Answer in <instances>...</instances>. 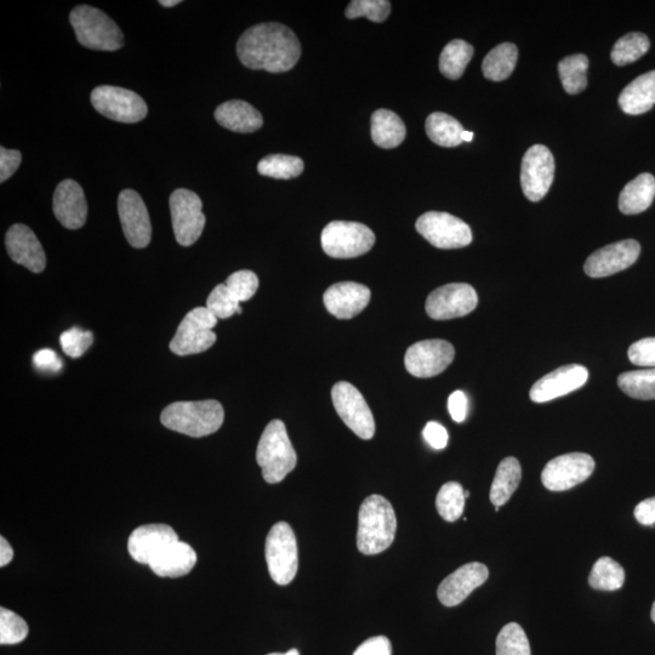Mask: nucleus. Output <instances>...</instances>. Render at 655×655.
I'll return each mask as SVG.
<instances>
[{
  "label": "nucleus",
  "mask_w": 655,
  "mask_h": 655,
  "mask_svg": "<svg viewBox=\"0 0 655 655\" xmlns=\"http://www.w3.org/2000/svg\"><path fill=\"white\" fill-rule=\"evenodd\" d=\"M474 136L475 134L472 133V131L465 130L463 133V140L464 142H471L472 140H474Z\"/></svg>",
  "instance_id": "4d7b16f0"
},
{
  "label": "nucleus",
  "mask_w": 655,
  "mask_h": 655,
  "mask_svg": "<svg viewBox=\"0 0 655 655\" xmlns=\"http://www.w3.org/2000/svg\"><path fill=\"white\" fill-rule=\"evenodd\" d=\"M90 100L100 115L119 123L141 122L148 112L146 102L140 95L112 85L95 88L90 95Z\"/></svg>",
  "instance_id": "1a4fd4ad"
},
{
  "label": "nucleus",
  "mask_w": 655,
  "mask_h": 655,
  "mask_svg": "<svg viewBox=\"0 0 655 655\" xmlns=\"http://www.w3.org/2000/svg\"><path fill=\"white\" fill-rule=\"evenodd\" d=\"M226 287L239 304L253 298L259 289V278L253 271L242 270L226 279Z\"/></svg>",
  "instance_id": "c03bdc74"
},
{
  "label": "nucleus",
  "mask_w": 655,
  "mask_h": 655,
  "mask_svg": "<svg viewBox=\"0 0 655 655\" xmlns=\"http://www.w3.org/2000/svg\"><path fill=\"white\" fill-rule=\"evenodd\" d=\"M218 324L207 307H196L180 323L169 347L175 355L190 356L207 351L215 344L216 334L213 329Z\"/></svg>",
  "instance_id": "6e6552de"
},
{
  "label": "nucleus",
  "mask_w": 655,
  "mask_h": 655,
  "mask_svg": "<svg viewBox=\"0 0 655 655\" xmlns=\"http://www.w3.org/2000/svg\"><path fill=\"white\" fill-rule=\"evenodd\" d=\"M33 363L38 370L48 373H58L64 366L56 352L50 349L39 350L33 356Z\"/></svg>",
  "instance_id": "09e8293b"
},
{
  "label": "nucleus",
  "mask_w": 655,
  "mask_h": 655,
  "mask_svg": "<svg viewBox=\"0 0 655 655\" xmlns=\"http://www.w3.org/2000/svg\"><path fill=\"white\" fill-rule=\"evenodd\" d=\"M426 134L434 144L442 147H457L463 144L465 129L457 119L443 112L432 113L426 119Z\"/></svg>",
  "instance_id": "2f4dec72"
},
{
  "label": "nucleus",
  "mask_w": 655,
  "mask_h": 655,
  "mask_svg": "<svg viewBox=\"0 0 655 655\" xmlns=\"http://www.w3.org/2000/svg\"><path fill=\"white\" fill-rule=\"evenodd\" d=\"M94 336L89 330L73 327L60 336L62 350L68 357L79 358L93 344Z\"/></svg>",
  "instance_id": "a18cd8bd"
},
{
  "label": "nucleus",
  "mask_w": 655,
  "mask_h": 655,
  "mask_svg": "<svg viewBox=\"0 0 655 655\" xmlns=\"http://www.w3.org/2000/svg\"><path fill=\"white\" fill-rule=\"evenodd\" d=\"M488 568L480 562L467 563L448 575L438 586V600L446 607H455L463 603L477 588L487 582Z\"/></svg>",
  "instance_id": "aec40b11"
},
{
  "label": "nucleus",
  "mask_w": 655,
  "mask_h": 655,
  "mask_svg": "<svg viewBox=\"0 0 655 655\" xmlns=\"http://www.w3.org/2000/svg\"><path fill=\"white\" fill-rule=\"evenodd\" d=\"M637 522L643 526H653L655 523V497L641 501L634 512Z\"/></svg>",
  "instance_id": "864d4df0"
},
{
  "label": "nucleus",
  "mask_w": 655,
  "mask_h": 655,
  "mask_svg": "<svg viewBox=\"0 0 655 655\" xmlns=\"http://www.w3.org/2000/svg\"><path fill=\"white\" fill-rule=\"evenodd\" d=\"M454 357V347L448 341L424 340L409 347L404 364L415 378H434L451 366Z\"/></svg>",
  "instance_id": "dca6fc26"
},
{
  "label": "nucleus",
  "mask_w": 655,
  "mask_h": 655,
  "mask_svg": "<svg viewBox=\"0 0 655 655\" xmlns=\"http://www.w3.org/2000/svg\"><path fill=\"white\" fill-rule=\"evenodd\" d=\"M465 491L458 482L443 484L436 498L438 514L447 522L458 521L464 514Z\"/></svg>",
  "instance_id": "4c0bfd02"
},
{
  "label": "nucleus",
  "mask_w": 655,
  "mask_h": 655,
  "mask_svg": "<svg viewBox=\"0 0 655 655\" xmlns=\"http://www.w3.org/2000/svg\"><path fill=\"white\" fill-rule=\"evenodd\" d=\"M478 305L475 288L470 284L452 283L437 288L426 300V312L432 320L448 321L469 315Z\"/></svg>",
  "instance_id": "2eb2a0df"
},
{
  "label": "nucleus",
  "mask_w": 655,
  "mask_h": 655,
  "mask_svg": "<svg viewBox=\"0 0 655 655\" xmlns=\"http://www.w3.org/2000/svg\"><path fill=\"white\" fill-rule=\"evenodd\" d=\"M22 161L20 151L0 147V182L4 184L19 169Z\"/></svg>",
  "instance_id": "de8ad7c7"
},
{
  "label": "nucleus",
  "mask_w": 655,
  "mask_h": 655,
  "mask_svg": "<svg viewBox=\"0 0 655 655\" xmlns=\"http://www.w3.org/2000/svg\"><path fill=\"white\" fill-rule=\"evenodd\" d=\"M370 296L369 288L363 284L340 282L327 289L323 301L330 315L339 320H351L366 309Z\"/></svg>",
  "instance_id": "b1692460"
},
{
  "label": "nucleus",
  "mask_w": 655,
  "mask_h": 655,
  "mask_svg": "<svg viewBox=\"0 0 655 655\" xmlns=\"http://www.w3.org/2000/svg\"><path fill=\"white\" fill-rule=\"evenodd\" d=\"M324 253L334 259L358 258L369 252L375 244V235L360 222L333 221L322 231Z\"/></svg>",
  "instance_id": "0eeeda50"
},
{
  "label": "nucleus",
  "mask_w": 655,
  "mask_h": 655,
  "mask_svg": "<svg viewBox=\"0 0 655 655\" xmlns=\"http://www.w3.org/2000/svg\"><path fill=\"white\" fill-rule=\"evenodd\" d=\"M8 254L16 264L34 273H41L47 266L44 249L34 232L26 225L11 226L5 236Z\"/></svg>",
  "instance_id": "412c9836"
},
{
  "label": "nucleus",
  "mask_w": 655,
  "mask_h": 655,
  "mask_svg": "<svg viewBox=\"0 0 655 655\" xmlns=\"http://www.w3.org/2000/svg\"><path fill=\"white\" fill-rule=\"evenodd\" d=\"M469 497H470V492H469V491H465V498L467 499V498H469Z\"/></svg>",
  "instance_id": "052dcab7"
},
{
  "label": "nucleus",
  "mask_w": 655,
  "mask_h": 655,
  "mask_svg": "<svg viewBox=\"0 0 655 655\" xmlns=\"http://www.w3.org/2000/svg\"><path fill=\"white\" fill-rule=\"evenodd\" d=\"M518 59L515 44L501 43L489 51L483 60V76L493 82H503L514 72Z\"/></svg>",
  "instance_id": "7c9ffc66"
},
{
  "label": "nucleus",
  "mask_w": 655,
  "mask_h": 655,
  "mask_svg": "<svg viewBox=\"0 0 655 655\" xmlns=\"http://www.w3.org/2000/svg\"><path fill=\"white\" fill-rule=\"evenodd\" d=\"M267 655H300L298 649H290L287 653H271Z\"/></svg>",
  "instance_id": "13d9d810"
},
{
  "label": "nucleus",
  "mask_w": 655,
  "mask_h": 655,
  "mask_svg": "<svg viewBox=\"0 0 655 655\" xmlns=\"http://www.w3.org/2000/svg\"><path fill=\"white\" fill-rule=\"evenodd\" d=\"M589 379V370L579 364L563 366L535 383L529 397L535 403H546L577 391Z\"/></svg>",
  "instance_id": "6ab92c4d"
},
{
  "label": "nucleus",
  "mask_w": 655,
  "mask_h": 655,
  "mask_svg": "<svg viewBox=\"0 0 655 655\" xmlns=\"http://www.w3.org/2000/svg\"><path fill=\"white\" fill-rule=\"evenodd\" d=\"M207 309L218 320H227L236 313H242L241 304L233 298L225 283L219 284L210 293L207 300Z\"/></svg>",
  "instance_id": "37998d69"
},
{
  "label": "nucleus",
  "mask_w": 655,
  "mask_h": 655,
  "mask_svg": "<svg viewBox=\"0 0 655 655\" xmlns=\"http://www.w3.org/2000/svg\"><path fill=\"white\" fill-rule=\"evenodd\" d=\"M237 55L250 70L283 73L298 64L301 45L289 27L270 22L248 28L239 38Z\"/></svg>",
  "instance_id": "f257e3e1"
},
{
  "label": "nucleus",
  "mask_w": 655,
  "mask_h": 655,
  "mask_svg": "<svg viewBox=\"0 0 655 655\" xmlns=\"http://www.w3.org/2000/svg\"><path fill=\"white\" fill-rule=\"evenodd\" d=\"M474 56L472 45L455 39L446 45L440 56V71L448 79H459Z\"/></svg>",
  "instance_id": "72a5a7b5"
},
{
  "label": "nucleus",
  "mask_w": 655,
  "mask_h": 655,
  "mask_svg": "<svg viewBox=\"0 0 655 655\" xmlns=\"http://www.w3.org/2000/svg\"><path fill=\"white\" fill-rule=\"evenodd\" d=\"M397 518L390 501L381 495H370L358 514L357 548L363 555L381 554L395 540Z\"/></svg>",
  "instance_id": "f03ea898"
},
{
  "label": "nucleus",
  "mask_w": 655,
  "mask_h": 655,
  "mask_svg": "<svg viewBox=\"0 0 655 655\" xmlns=\"http://www.w3.org/2000/svg\"><path fill=\"white\" fill-rule=\"evenodd\" d=\"M641 254L640 243L635 239H625L596 250L585 262L584 270L591 278L615 275L634 265Z\"/></svg>",
  "instance_id": "a211bd4d"
},
{
  "label": "nucleus",
  "mask_w": 655,
  "mask_h": 655,
  "mask_svg": "<svg viewBox=\"0 0 655 655\" xmlns=\"http://www.w3.org/2000/svg\"><path fill=\"white\" fill-rule=\"evenodd\" d=\"M70 21L77 41L84 48L102 51L123 48L121 28L104 11L89 5H79L71 11Z\"/></svg>",
  "instance_id": "39448f33"
},
{
  "label": "nucleus",
  "mask_w": 655,
  "mask_h": 655,
  "mask_svg": "<svg viewBox=\"0 0 655 655\" xmlns=\"http://www.w3.org/2000/svg\"><path fill=\"white\" fill-rule=\"evenodd\" d=\"M180 3V0H161V2H159V4L163 5L165 8H173Z\"/></svg>",
  "instance_id": "6e6d98bb"
},
{
  "label": "nucleus",
  "mask_w": 655,
  "mask_h": 655,
  "mask_svg": "<svg viewBox=\"0 0 655 655\" xmlns=\"http://www.w3.org/2000/svg\"><path fill=\"white\" fill-rule=\"evenodd\" d=\"M28 625L24 619L7 608H0V643L17 645L26 639Z\"/></svg>",
  "instance_id": "79ce46f5"
},
{
  "label": "nucleus",
  "mask_w": 655,
  "mask_h": 655,
  "mask_svg": "<svg viewBox=\"0 0 655 655\" xmlns=\"http://www.w3.org/2000/svg\"><path fill=\"white\" fill-rule=\"evenodd\" d=\"M624 568L611 557H601L591 569L589 584L592 589L615 591L623 588Z\"/></svg>",
  "instance_id": "c9c22d12"
},
{
  "label": "nucleus",
  "mask_w": 655,
  "mask_h": 655,
  "mask_svg": "<svg viewBox=\"0 0 655 655\" xmlns=\"http://www.w3.org/2000/svg\"><path fill=\"white\" fill-rule=\"evenodd\" d=\"M469 409V401L463 391H455L449 396L448 410L455 423H464Z\"/></svg>",
  "instance_id": "603ef678"
},
{
  "label": "nucleus",
  "mask_w": 655,
  "mask_h": 655,
  "mask_svg": "<svg viewBox=\"0 0 655 655\" xmlns=\"http://www.w3.org/2000/svg\"><path fill=\"white\" fill-rule=\"evenodd\" d=\"M425 441L430 444V446L437 451H441L447 447L448 444V432L446 427L441 424L436 423V421H430L425 426L423 431Z\"/></svg>",
  "instance_id": "3c124183"
},
{
  "label": "nucleus",
  "mask_w": 655,
  "mask_h": 655,
  "mask_svg": "<svg viewBox=\"0 0 655 655\" xmlns=\"http://www.w3.org/2000/svg\"><path fill=\"white\" fill-rule=\"evenodd\" d=\"M336 413L345 425L362 440H372L375 435V421L362 393L355 386L341 381L332 390Z\"/></svg>",
  "instance_id": "9b49d317"
},
{
  "label": "nucleus",
  "mask_w": 655,
  "mask_h": 655,
  "mask_svg": "<svg viewBox=\"0 0 655 655\" xmlns=\"http://www.w3.org/2000/svg\"><path fill=\"white\" fill-rule=\"evenodd\" d=\"M555 178V159L544 145H534L522 159L521 186L524 196L539 202L550 190Z\"/></svg>",
  "instance_id": "4468645a"
},
{
  "label": "nucleus",
  "mask_w": 655,
  "mask_h": 655,
  "mask_svg": "<svg viewBox=\"0 0 655 655\" xmlns=\"http://www.w3.org/2000/svg\"><path fill=\"white\" fill-rule=\"evenodd\" d=\"M14 558V550L4 537L0 538V567L9 565Z\"/></svg>",
  "instance_id": "5fc2aeb1"
},
{
  "label": "nucleus",
  "mask_w": 655,
  "mask_h": 655,
  "mask_svg": "<svg viewBox=\"0 0 655 655\" xmlns=\"http://www.w3.org/2000/svg\"><path fill=\"white\" fill-rule=\"evenodd\" d=\"M649 48H651V42L646 34L639 32L625 34L615 43L611 59L617 66H626L641 59L643 55L647 54Z\"/></svg>",
  "instance_id": "58836bf2"
},
{
  "label": "nucleus",
  "mask_w": 655,
  "mask_h": 655,
  "mask_svg": "<svg viewBox=\"0 0 655 655\" xmlns=\"http://www.w3.org/2000/svg\"><path fill=\"white\" fill-rule=\"evenodd\" d=\"M407 128L401 117L389 110H378L372 116V139L374 144L391 150L406 139Z\"/></svg>",
  "instance_id": "c85d7f7f"
},
{
  "label": "nucleus",
  "mask_w": 655,
  "mask_h": 655,
  "mask_svg": "<svg viewBox=\"0 0 655 655\" xmlns=\"http://www.w3.org/2000/svg\"><path fill=\"white\" fill-rule=\"evenodd\" d=\"M265 556L273 582L288 585L299 569L298 541L292 527L278 522L266 538Z\"/></svg>",
  "instance_id": "423d86ee"
},
{
  "label": "nucleus",
  "mask_w": 655,
  "mask_h": 655,
  "mask_svg": "<svg viewBox=\"0 0 655 655\" xmlns=\"http://www.w3.org/2000/svg\"><path fill=\"white\" fill-rule=\"evenodd\" d=\"M629 360L635 366L655 368V338H646L630 346Z\"/></svg>",
  "instance_id": "49530a36"
},
{
  "label": "nucleus",
  "mask_w": 655,
  "mask_h": 655,
  "mask_svg": "<svg viewBox=\"0 0 655 655\" xmlns=\"http://www.w3.org/2000/svg\"><path fill=\"white\" fill-rule=\"evenodd\" d=\"M618 386L626 395L636 400H655V368L620 374Z\"/></svg>",
  "instance_id": "f704fd0d"
},
{
  "label": "nucleus",
  "mask_w": 655,
  "mask_h": 655,
  "mask_svg": "<svg viewBox=\"0 0 655 655\" xmlns=\"http://www.w3.org/2000/svg\"><path fill=\"white\" fill-rule=\"evenodd\" d=\"M522 480V467L516 458H506L498 466L491 488V501L494 506H504L517 491Z\"/></svg>",
  "instance_id": "c756f323"
},
{
  "label": "nucleus",
  "mask_w": 655,
  "mask_h": 655,
  "mask_svg": "<svg viewBox=\"0 0 655 655\" xmlns=\"http://www.w3.org/2000/svg\"><path fill=\"white\" fill-rule=\"evenodd\" d=\"M391 14V3L389 0H353L345 11L347 19H366L381 24Z\"/></svg>",
  "instance_id": "a19ab883"
},
{
  "label": "nucleus",
  "mask_w": 655,
  "mask_h": 655,
  "mask_svg": "<svg viewBox=\"0 0 655 655\" xmlns=\"http://www.w3.org/2000/svg\"><path fill=\"white\" fill-rule=\"evenodd\" d=\"M304 167L303 159L299 157L271 155L261 159L258 172L272 179L289 180L303 174Z\"/></svg>",
  "instance_id": "e433bc0d"
},
{
  "label": "nucleus",
  "mask_w": 655,
  "mask_h": 655,
  "mask_svg": "<svg viewBox=\"0 0 655 655\" xmlns=\"http://www.w3.org/2000/svg\"><path fill=\"white\" fill-rule=\"evenodd\" d=\"M118 214L125 238L131 247L146 248L151 242L152 225L144 199L134 190H124L118 197Z\"/></svg>",
  "instance_id": "f3484780"
},
{
  "label": "nucleus",
  "mask_w": 655,
  "mask_h": 655,
  "mask_svg": "<svg viewBox=\"0 0 655 655\" xmlns=\"http://www.w3.org/2000/svg\"><path fill=\"white\" fill-rule=\"evenodd\" d=\"M651 618H652V620H653V622L655 624V601H654L653 607H652Z\"/></svg>",
  "instance_id": "bf43d9fd"
},
{
  "label": "nucleus",
  "mask_w": 655,
  "mask_h": 655,
  "mask_svg": "<svg viewBox=\"0 0 655 655\" xmlns=\"http://www.w3.org/2000/svg\"><path fill=\"white\" fill-rule=\"evenodd\" d=\"M256 461L261 467L262 477L271 484L282 482L295 469L298 455L283 421L272 420L265 427L256 449Z\"/></svg>",
  "instance_id": "20e7f679"
},
{
  "label": "nucleus",
  "mask_w": 655,
  "mask_h": 655,
  "mask_svg": "<svg viewBox=\"0 0 655 655\" xmlns=\"http://www.w3.org/2000/svg\"><path fill=\"white\" fill-rule=\"evenodd\" d=\"M655 197V178L643 173L624 187L619 196V209L625 215H636L651 207Z\"/></svg>",
  "instance_id": "cd10ccee"
},
{
  "label": "nucleus",
  "mask_w": 655,
  "mask_h": 655,
  "mask_svg": "<svg viewBox=\"0 0 655 655\" xmlns=\"http://www.w3.org/2000/svg\"><path fill=\"white\" fill-rule=\"evenodd\" d=\"M415 227L427 242L438 249L464 248L472 242L470 226L448 213H425Z\"/></svg>",
  "instance_id": "f8f14e48"
},
{
  "label": "nucleus",
  "mask_w": 655,
  "mask_h": 655,
  "mask_svg": "<svg viewBox=\"0 0 655 655\" xmlns=\"http://www.w3.org/2000/svg\"><path fill=\"white\" fill-rule=\"evenodd\" d=\"M500 508L499 506H495V511L499 512Z\"/></svg>",
  "instance_id": "680f3d73"
},
{
  "label": "nucleus",
  "mask_w": 655,
  "mask_h": 655,
  "mask_svg": "<svg viewBox=\"0 0 655 655\" xmlns=\"http://www.w3.org/2000/svg\"><path fill=\"white\" fill-rule=\"evenodd\" d=\"M497 655H532L528 637L520 624L510 623L500 630Z\"/></svg>",
  "instance_id": "ea45409f"
},
{
  "label": "nucleus",
  "mask_w": 655,
  "mask_h": 655,
  "mask_svg": "<svg viewBox=\"0 0 655 655\" xmlns=\"http://www.w3.org/2000/svg\"><path fill=\"white\" fill-rule=\"evenodd\" d=\"M169 205L176 242L182 247L192 246L205 226L202 199L195 192L179 189L170 196Z\"/></svg>",
  "instance_id": "9d476101"
},
{
  "label": "nucleus",
  "mask_w": 655,
  "mask_h": 655,
  "mask_svg": "<svg viewBox=\"0 0 655 655\" xmlns=\"http://www.w3.org/2000/svg\"><path fill=\"white\" fill-rule=\"evenodd\" d=\"M176 540H179L178 534L167 524H145L130 534L129 554L136 562L150 565L159 552Z\"/></svg>",
  "instance_id": "5701e85b"
},
{
  "label": "nucleus",
  "mask_w": 655,
  "mask_h": 655,
  "mask_svg": "<svg viewBox=\"0 0 655 655\" xmlns=\"http://www.w3.org/2000/svg\"><path fill=\"white\" fill-rule=\"evenodd\" d=\"M655 105V71L637 77L619 96V106L626 115L639 116Z\"/></svg>",
  "instance_id": "bb28decb"
},
{
  "label": "nucleus",
  "mask_w": 655,
  "mask_h": 655,
  "mask_svg": "<svg viewBox=\"0 0 655 655\" xmlns=\"http://www.w3.org/2000/svg\"><path fill=\"white\" fill-rule=\"evenodd\" d=\"M353 655H392L391 642L385 636L372 637L363 642Z\"/></svg>",
  "instance_id": "8fccbe9b"
},
{
  "label": "nucleus",
  "mask_w": 655,
  "mask_h": 655,
  "mask_svg": "<svg viewBox=\"0 0 655 655\" xmlns=\"http://www.w3.org/2000/svg\"><path fill=\"white\" fill-rule=\"evenodd\" d=\"M197 563L196 551L184 541L176 540L153 558L150 568L162 578H180L189 574Z\"/></svg>",
  "instance_id": "393cba45"
},
{
  "label": "nucleus",
  "mask_w": 655,
  "mask_h": 655,
  "mask_svg": "<svg viewBox=\"0 0 655 655\" xmlns=\"http://www.w3.org/2000/svg\"><path fill=\"white\" fill-rule=\"evenodd\" d=\"M225 412L218 401L175 402L161 414L162 424L169 430L190 437L215 434L224 424Z\"/></svg>",
  "instance_id": "7ed1b4c3"
},
{
  "label": "nucleus",
  "mask_w": 655,
  "mask_h": 655,
  "mask_svg": "<svg viewBox=\"0 0 655 655\" xmlns=\"http://www.w3.org/2000/svg\"><path fill=\"white\" fill-rule=\"evenodd\" d=\"M595 470L589 454L569 453L549 461L541 472V481L551 492H565L585 482Z\"/></svg>",
  "instance_id": "ddd939ff"
},
{
  "label": "nucleus",
  "mask_w": 655,
  "mask_h": 655,
  "mask_svg": "<svg viewBox=\"0 0 655 655\" xmlns=\"http://www.w3.org/2000/svg\"><path fill=\"white\" fill-rule=\"evenodd\" d=\"M589 59L583 54L567 56L558 64L563 88L569 95L582 93L588 87Z\"/></svg>",
  "instance_id": "473e14b6"
},
{
  "label": "nucleus",
  "mask_w": 655,
  "mask_h": 655,
  "mask_svg": "<svg viewBox=\"0 0 655 655\" xmlns=\"http://www.w3.org/2000/svg\"><path fill=\"white\" fill-rule=\"evenodd\" d=\"M215 119L221 127L242 134L254 133L264 124L261 113L242 100L224 102L216 108Z\"/></svg>",
  "instance_id": "a878e982"
},
{
  "label": "nucleus",
  "mask_w": 655,
  "mask_h": 655,
  "mask_svg": "<svg viewBox=\"0 0 655 655\" xmlns=\"http://www.w3.org/2000/svg\"><path fill=\"white\" fill-rule=\"evenodd\" d=\"M53 209L56 219L66 229H81L88 216V203L81 185L70 179L60 182L54 193Z\"/></svg>",
  "instance_id": "4be33fe9"
}]
</instances>
